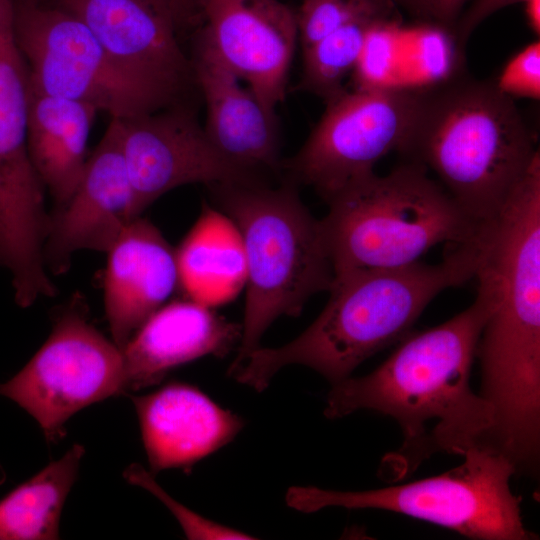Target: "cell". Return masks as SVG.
<instances>
[{"instance_id":"cell-9","label":"cell","mask_w":540,"mask_h":540,"mask_svg":"<svg viewBox=\"0 0 540 540\" xmlns=\"http://www.w3.org/2000/svg\"><path fill=\"white\" fill-rule=\"evenodd\" d=\"M29 71L13 30L0 33V266L14 292L30 297L51 283L43 259L49 214L27 142Z\"/></svg>"},{"instance_id":"cell-11","label":"cell","mask_w":540,"mask_h":540,"mask_svg":"<svg viewBox=\"0 0 540 540\" xmlns=\"http://www.w3.org/2000/svg\"><path fill=\"white\" fill-rule=\"evenodd\" d=\"M117 119L138 216L163 194L186 184L267 183L266 175L226 159L212 145L195 113L181 101Z\"/></svg>"},{"instance_id":"cell-2","label":"cell","mask_w":540,"mask_h":540,"mask_svg":"<svg viewBox=\"0 0 540 540\" xmlns=\"http://www.w3.org/2000/svg\"><path fill=\"white\" fill-rule=\"evenodd\" d=\"M448 246L437 264L334 274L326 306L304 332L277 348L258 347L230 376L258 392L292 364L314 369L332 385L350 377L366 359L404 339L435 296L475 278L484 237Z\"/></svg>"},{"instance_id":"cell-23","label":"cell","mask_w":540,"mask_h":540,"mask_svg":"<svg viewBox=\"0 0 540 540\" xmlns=\"http://www.w3.org/2000/svg\"><path fill=\"white\" fill-rule=\"evenodd\" d=\"M295 15L302 50L351 23L397 22L392 0H302Z\"/></svg>"},{"instance_id":"cell-4","label":"cell","mask_w":540,"mask_h":540,"mask_svg":"<svg viewBox=\"0 0 540 540\" xmlns=\"http://www.w3.org/2000/svg\"><path fill=\"white\" fill-rule=\"evenodd\" d=\"M217 208L236 227L246 264V300L238 354L229 369L260 347L280 316L297 317L308 299L328 291L333 269L320 220L303 204L298 186L284 180L209 186Z\"/></svg>"},{"instance_id":"cell-31","label":"cell","mask_w":540,"mask_h":540,"mask_svg":"<svg viewBox=\"0 0 540 540\" xmlns=\"http://www.w3.org/2000/svg\"><path fill=\"white\" fill-rule=\"evenodd\" d=\"M188 3H193L200 6L202 9L206 6L209 0H186Z\"/></svg>"},{"instance_id":"cell-13","label":"cell","mask_w":540,"mask_h":540,"mask_svg":"<svg viewBox=\"0 0 540 540\" xmlns=\"http://www.w3.org/2000/svg\"><path fill=\"white\" fill-rule=\"evenodd\" d=\"M136 217L119 121L111 118L72 195L49 214L43 245L46 269L65 272L80 250L106 253Z\"/></svg>"},{"instance_id":"cell-15","label":"cell","mask_w":540,"mask_h":540,"mask_svg":"<svg viewBox=\"0 0 540 540\" xmlns=\"http://www.w3.org/2000/svg\"><path fill=\"white\" fill-rule=\"evenodd\" d=\"M206 105L203 126L212 145L229 161L266 175L281 174L275 112L267 110L201 37L191 60Z\"/></svg>"},{"instance_id":"cell-17","label":"cell","mask_w":540,"mask_h":540,"mask_svg":"<svg viewBox=\"0 0 540 540\" xmlns=\"http://www.w3.org/2000/svg\"><path fill=\"white\" fill-rule=\"evenodd\" d=\"M106 254L104 308L113 342L122 350L179 288L176 255L160 230L141 216Z\"/></svg>"},{"instance_id":"cell-27","label":"cell","mask_w":540,"mask_h":540,"mask_svg":"<svg viewBox=\"0 0 540 540\" xmlns=\"http://www.w3.org/2000/svg\"><path fill=\"white\" fill-rule=\"evenodd\" d=\"M466 0H431L432 17L447 26H453Z\"/></svg>"},{"instance_id":"cell-30","label":"cell","mask_w":540,"mask_h":540,"mask_svg":"<svg viewBox=\"0 0 540 540\" xmlns=\"http://www.w3.org/2000/svg\"><path fill=\"white\" fill-rule=\"evenodd\" d=\"M404 5L412 12L426 17H432L431 0H394Z\"/></svg>"},{"instance_id":"cell-16","label":"cell","mask_w":540,"mask_h":540,"mask_svg":"<svg viewBox=\"0 0 540 540\" xmlns=\"http://www.w3.org/2000/svg\"><path fill=\"white\" fill-rule=\"evenodd\" d=\"M130 398L153 473L169 468L189 470L230 443L244 426L240 416L186 383L172 382Z\"/></svg>"},{"instance_id":"cell-3","label":"cell","mask_w":540,"mask_h":540,"mask_svg":"<svg viewBox=\"0 0 540 540\" xmlns=\"http://www.w3.org/2000/svg\"><path fill=\"white\" fill-rule=\"evenodd\" d=\"M402 154L431 169L449 196L480 226L500 215L539 157L512 98L494 83L474 80L424 90Z\"/></svg>"},{"instance_id":"cell-14","label":"cell","mask_w":540,"mask_h":540,"mask_svg":"<svg viewBox=\"0 0 540 540\" xmlns=\"http://www.w3.org/2000/svg\"><path fill=\"white\" fill-rule=\"evenodd\" d=\"M200 37L269 111L283 101L298 39L296 15L279 0H209Z\"/></svg>"},{"instance_id":"cell-26","label":"cell","mask_w":540,"mask_h":540,"mask_svg":"<svg viewBox=\"0 0 540 540\" xmlns=\"http://www.w3.org/2000/svg\"><path fill=\"white\" fill-rule=\"evenodd\" d=\"M524 2L525 0H475L456 22V36L460 44L465 43L472 32L492 14L505 7Z\"/></svg>"},{"instance_id":"cell-24","label":"cell","mask_w":540,"mask_h":540,"mask_svg":"<svg viewBox=\"0 0 540 540\" xmlns=\"http://www.w3.org/2000/svg\"><path fill=\"white\" fill-rule=\"evenodd\" d=\"M124 476L128 482L150 491L160 499L176 517L188 539H255L252 535L214 522L181 505L139 464L130 465L125 470Z\"/></svg>"},{"instance_id":"cell-18","label":"cell","mask_w":540,"mask_h":540,"mask_svg":"<svg viewBox=\"0 0 540 540\" xmlns=\"http://www.w3.org/2000/svg\"><path fill=\"white\" fill-rule=\"evenodd\" d=\"M241 333V324L192 299L165 303L121 350L126 392L157 384L174 368L201 357L226 356L239 345Z\"/></svg>"},{"instance_id":"cell-19","label":"cell","mask_w":540,"mask_h":540,"mask_svg":"<svg viewBox=\"0 0 540 540\" xmlns=\"http://www.w3.org/2000/svg\"><path fill=\"white\" fill-rule=\"evenodd\" d=\"M97 112L89 104L29 86L28 150L55 207L69 199L83 174L89 156L88 138Z\"/></svg>"},{"instance_id":"cell-29","label":"cell","mask_w":540,"mask_h":540,"mask_svg":"<svg viewBox=\"0 0 540 540\" xmlns=\"http://www.w3.org/2000/svg\"><path fill=\"white\" fill-rule=\"evenodd\" d=\"M523 4L528 25L538 36L540 32V0H525Z\"/></svg>"},{"instance_id":"cell-21","label":"cell","mask_w":540,"mask_h":540,"mask_svg":"<svg viewBox=\"0 0 540 540\" xmlns=\"http://www.w3.org/2000/svg\"><path fill=\"white\" fill-rule=\"evenodd\" d=\"M84 447L75 444L0 500V540L59 538L62 508L74 484Z\"/></svg>"},{"instance_id":"cell-5","label":"cell","mask_w":540,"mask_h":540,"mask_svg":"<svg viewBox=\"0 0 540 540\" xmlns=\"http://www.w3.org/2000/svg\"><path fill=\"white\" fill-rule=\"evenodd\" d=\"M426 170L410 161L385 176L373 172L326 200L329 210L320 225L333 274L413 264L440 243L483 234L486 226L473 221Z\"/></svg>"},{"instance_id":"cell-10","label":"cell","mask_w":540,"mask_h":540,"mask_svg":"<svg viewBox=\"0 0 540 540\" xmlns=\"http://www.w3.org/2000/svg\"><path fill=\"white\" fill-rule=\"evenodd\" d=\"M122 392L126 377L121 349L77 306L63 311L29 362L0 383V395L33 416L51 442L62 437L73 414Z\"/></svg>"},{"instance_id":"cell-7","label":"cell","mask_w":540,"mask_h":540,"mask_svg":"<svg viewBox=\"0 0 540 540\" xmlns=\"http://www.w3.org/2000/svg\"><path fill=\"white\" fill-rule=\"evenodd\" d=\"M13 36L30 84L43 93L89 104L111 118L181 101L125 71L82 21L57 5L15 0Z\"/></svg>"},{"instance_id":"cell-12","label":"cell","mask_w":540,"mask_h":540,"mask_svg":"<svg viewBox=\"0 0 540 540\" xmlns=\"http://www.w3.org/2000/svg\"><path fill=\"white\" fill-rule=\"evenodd\" d=\"M186 0H58L128 73L178 100L196 84L177 31Z\"/></svg>"},{"instance_id":"cell-20","label":"cell","mask_w":540,"mask_h":540,"mask_svg":"<svg viewBox=\"0 0 540 540\" xmlns=\"http://www.w3.org/2000/svg\"><path fill=\"white\" fill-rule=\"evenodd\" d=\"M179 288L209 307L232 300L245 286L246 264L239 233L218 208L202 212L175 249Z\"/></svg>"},{"instance_id":"cell-28","label":"cell","mask_w":540,"mask_h":540,"mask_svg":"<svg viewBox=\"0 0 540 540\" xmlns=\"http://www.w3.org/2000/svg\"><path fill=\"white\" fill-rule=\"evenodd\" d=\"M15 0H0V33L13 30Z\"/></svg>"},{"instance_id":"cell-1","label":"cell","mask_w":540,"mask_h":540,"mask_svg":"<svg viewBox=\"0 0 540 540\" xmlns=\"http://www.w3.org/2000/svg\"><path fill=\"white\" fill-rule=\"evenodd\" d=\"M477 296L446 322L407 335L375 370L332 385L324 414L338 419L371 410L396 420L400 448L386 456L382 472L397 480L440 452L461 455L485 447L493 428L490 405L470 386L482 329L497 299L495 276L481 263Z\"/></svg>"},{"instance_id":"cell-25","label":"cell","mask_w":540,"mask_h":540,"mask_svg":"<svg viewBox=\"0 0 540 540\" xmlns=\"http://www.w3.org/2000/svg\"><path fill=\"white\" fill-rule=\"evenodd\" d=\"M509 97L540 98V42L536 40L516 53L494 83Z\"/></svg>"},{"instance_id":"cell-22","label":"cell","mask_w":540,"mask_h":540,"mask_svg":"<svg viewBox=\"0 0 540 540\" xmlns=\"http://www.w3.org/2000/svg\"><path fill=\"white\" fill-rule=\"evenodd\" d=\"M378 24L385 22L351 23L304 49L300 87L326 102L345 91L343 81L356 68L369 34Z\"/></svg>"},{"instance_id":"cell-6","label":"cell","mask_w":540,"mask_h":540,"mask_svg":"<svg viewBox=\"0 0 540 540\" xmlns=\"http://www.w3.org/2000/svg\"><path fill=\"white\" fill-rule=\"evenodd\" d=\"M464 461L442 474L363 491L290 487L286 504L303 513L327 507L378 509L430 522L478 540H529L520 502L510 487L516 472L502 454L473 447Z\"/></svg>"},{"instance_id":"cell-8","label":"cell","mask_w":540,"mask_h":540,"mask_svg":"<svg viewBox=\"0 0 540 540\" xmlns=\"http://www.w3.org/2000/svg\"><path fill=\"white\" fill-rule=\"evenodd\" d=\"M424 89L369 85L343 91L326 102L321 119L301 149L282 162L281 174L312 186L325 200L375 164L407 145Z\"/></svg>"}]
</instances>
